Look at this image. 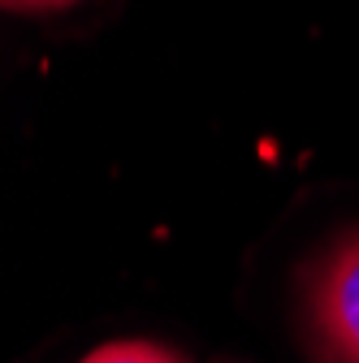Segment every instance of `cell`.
I'll use <instances>...</instances> for the list:
<instances>
[{"label":"cell","instance_id":"6da1fadb","mask_svg":"<svg viewBox=\"0 0 359 363\" xmlns=\"http://www.w3.org/2000/svg\"><path fill=\"white\" fill-rule=\"evenodd\" d=\"M307 333L321 363H359V230L338 238L311 268Z\"/></svg>","mask_w":359,"mask_h":363},{"label":"cell","instance_id":"7a4b0ae2","mask_svg":"<svg viewBox=\"0 0 359 363\" xmlns=\"http://www.w3.org/2000/svg\"><path fill=\"white\" fill-rule=\"evenodd\" d=\"M82 363H182V359L156 342H109V346L92 350Z\"/></svg>","mask_w":359,"mask_h":363},{"label":"cell","instance_id":"3957f363","mask_svg":"<svg viewBox=\"0 0 359 363\" xmlns=\"http://www.w3.org/2000/svg\"><path fill=\"white\" fill-rule=\"evenodd\" d=\"M5 9H65V5H74V0H0Z\"/></svg>","mask_w":359,"mask_h":363}]
</instances>
